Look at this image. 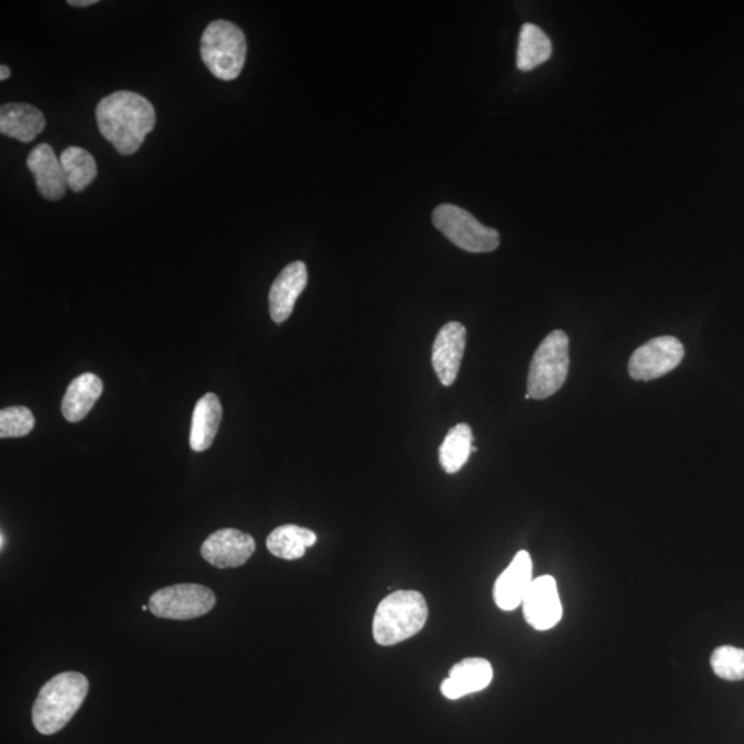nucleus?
<instances>
[{"mask_svg":"<svg viewBox=\"0 0 744 744\" xmlns=\"http://www.w3.org/2000/svg\"><path fill=\"white\" fill-rule=\"evenodd\" d=\"M99 132L125 157L136 153L157 125L153 105L141 94L116 91L98 103Z\"/></svg>","mask_w":744,"mask_h":744,"instance_id":"1","label":"nucleus"},{"mask_svg":"<svg viewBox=\"0 0 744 744\" xmlns=\"http://www.w3.org/2000/svg\"><path fill=\"white\" fill-rule=\"evenodd\" d=\"M88 693V680L80 672L65 671L48 680L37 693L32 722L42 735L64 730L82 708Z\"/></svg>","mask_w":744,"mask_h":744,"instance_id":"2","label":"nucleus"},{"mask_svg":"<svg viewBox=\"0 0 744 744\" xmlns=\"http://www.w3.org/2000/svg\"><path fill=\"white\" fill-rule=\"evenodd\" d=\"M427 600L413 590H399L380 601L373 622L375 641L390 647L416 636L427 625Z\"/></svg>","mask_w":744,"mask_h":744,"instance_id":"3","label":"nucleus"},{"mask_svg":"<svg viewBox=\"0 0 744 744\" xmlns=\"http://www.w3.org/2000/svg\"><path fill=\"white\" fill-rule=\"evenodd\" d=\"M201 53L204 65L215 77L235 80L246 63L245 33L234 22L214 21L203 32Z\"/></svg>","mask_w":744,"mask_h":744,"instance_id":"4","label":"nucleus"},{"mask_svg":"<svg viewBox=\"0 0 744 744\" xmlns=\"http://www.w3.org/2000/svg\"><path fill=\"white\" fill-rule=\"evenodd\" d=\"M570 373V338L564 331L556 330L539 345L528 373V395L543 400L564 386Z\"/></svg>","mask_w":744,"mask_h":744,"instance_id":"5","label":"nucleus"},{"mask_svg":"<svg viewBox=\"0 0 744 744\" xmlns=\"http://www.w3.org/2000/svg\"><path fill=\"white\" fill-rule=\"evenodd\" d=\"M433 224L446 239L468 252H490L499 247L498 230L478 223L466 209L454 204H440L433 212Z\"/></svg>","mask_w":744,"mask_h":744,"instance_id":"6","label":"nucleus"},{"mask_svg":"<svg viewBox=\"0 0 744 744\" xmlns=\"http://www.w3.org/2000/svg\"><path fill=\"white\" fill-rule=\"evenodd\" d=\"M217 603L212 589L180 583L158 590L149 600V611L162 619L191 621L208 614Z\"/></svg>","mask_w":744,"mask_h":744,"instance_id":"7","label":"nucleus"},{"mask_svg":"<svg viewBox=\"0 0 744 744\" xmlns=\"http://www.w3.org/2000/svg\"><path fill=\"white\" fill-rule=\"evenodd\" d=\"M686 349L675 336H658L639 346L628 362V374L634 380H654L680 366Z\"/></svg>","mask_w":744,"mask_h":744,"instance_id":"8","label":"nucleus"},{"mask_svg":"<svg viewBox=\"0 0 744 744\" xmlns=\"http://www.w3.org/2000/svg\"><path fill=\"white\" fill-rule=\"evenodd\" d=\"M256 551V540L235 528L215 531L204 540L201 553L204 560L215 568H237L245 565Z\"/></svg>","mask_w":744,"mask_h":744,"instance_id":"9","label":"nucleus"},{"mask_svg":"<svg viewBox=\"0 0 744 744\" xmlns=\"http://www.w3.org/2000/svg\"><path fill=\"white\" fill-rule=\"evenodd\" d=\"M526 621L537 630L553 628L562 617V605L553 576L533 579L522 601Z\"/></svg>","mask_w":744,"mask_h":744,"instance_id":"10","label":"nucleus"},{"mask_svg":"<svg viewBox=\"0 0 744 744\" xmlns=\"http://www.w3.org/2000/svg\"><path fill=\"white\" fill-rule=\"evenodd\" d=\"M465 347L466 328L461 323H446L435 335L432 364L435 375L444 386H451L455 382L457 374H460Z\"/></svg>","mask_w":744,"mask_h":744,"instance_id":"11","label":"nucleus"},{"mask_svg":"<svg viewBox=\"0 0 744 744\" xmlns=\"http://www.w3.org/2000/svg\"><path fill=\"white\" fill-rule=\"evenodd\" d=\"M308 284L306 265L295 261L287 265L269 291V312L274 323H283L294 311L295 302Z\"/></svg>","mask_w":744,"mask_h":744,"instance_id":"12","label":"nucleus"},{"mask_svg":"<svg viewBox=\"0 0 744 744\" xmlns=\"http://www.w3.org/2000/svg\"><path fill=\"white\" fill-rule=\"evenodd\" d=\"M532 581L531 556L526 550L518 551L510 565L496 579L494 586L496 605L504 611L516 610L522 605Z\"/></svg>","mask_w":744,"mask_h":744,"instance_id":"13","label":"nucleus"},{"mask_svg":"<svg viewBox=\"0 0 744 744\" xmlns=\"http://www.w3.org/2000/svg\"><path fill=\"white\" fill-rule=\"evenodd\" d=\"M28 169L35 176L37 192L47 201H60L65 196L68 184L61 160L47 143L32 149L26 159Z\"/></svg>","mask_w":744,"mask_h":744,"instance_id":"14","label":"nucleus"},{"mask_svg":"<svg viewBox=\"0 0 744 744\" xmlns=\"http://www.w3.org/2000/svg\"><path fill=\"white\" fill-rule=\"evenodd\" d=\"M494 670L487 659L467 658L452 666L449 678L441 682V693L456 700L483 691L493 681Z\"/></svg>","mask_w":744,"mask_h":744,"instance_id":"15","label":"nucleus"},{"mask_svg":"<svg viewBox=\"0 0 744 744\" xmlns=\"http://www.w3.org/2000/svg\"><path fill=\"white\" fill-rule=\"evenodd\" d=\"M46 127V119L30 104H6L0 109V131L21 142H31Z\"/></svg>","mask_w":744,"mask_h":744,"instance_id":"16","label":"nucleus"},{"mask_svg":"<svg viewBox=\"0 0 744 744\" xmlns=\"http://www.w3.org/2000/svg\"><path fill=\"white\" fill-rule=\"evenodd\" d=\"M103 390V380L93 373L82 374L72 380L61 406L66 421L79 422L85 419L101 397Z\"/></svg>","mask_w":744,"mask_h":744,"instance_id":"17","label":"nucleus"},{"mask_svg":"<svg viewBox=\"0 0 744 744\" xmlns=\"http://www.w3.org/2000/svg\"><path fill=\"white\" fill-rule=\"evenodd\" d=\"M220 419H223V406L218 396L207 393L196 402L192 416L191 449L203 452L212 446L215 435L218 433Z\"/></svg>","mask_w":744,"mask_h":744,"instance_id":"18","label":"nucleus"},{"mask_svg":"<svg viewBox=\"0 0 744 744\" xmlns=\"http://www.w3.org/2000/svg\"><path fill=\"white\" fill-rule=\"evenodd\" d=\"M317 542V535L311 529L285 524L273 529L267 539V548L279 559L298 560L305 556L306 549Z\"/></svg>","mask_w":744,"mask_h":744,"instance_id":"19","label":"nucleus"},{"mask_svg":"<svg viewBox=\"0 0 744 744\" xmlns=\"http://www.w3.org/2000/svg\"><path fill=\"white\" fill-rule=\"evenodd\" d=\"M553 47L548 35L533 24H524L518 37L517 68L529 72L551 57Z\"/></svg>","mask_w":744,"mask_h":744,"instance_id":"20","label":"nucleus"},{"mask_svg":"<svg viewBox=\"0 0 744 744\" xmlns=\"http://www.w3.org/2000/svg\"><path fill=\"white\" fill-rule=\"evenodd\" d=\"M473 452V432L467 423H457L440 445L439 461L444 472L454 474L466 465Z\"/></svg>","mask_w":744,"mask_h":744,"instance_id":"21","label":"nucleus"},{"mask_svg":"<svg viewBox=\"0 0 744 744\" xmlns=\"http://www.w3.org/2000/svg\"><path fill=\"white\" fill-rule=\"evenodd\" d=\"M66 184L72 192L80 193L86 190L97 176V163L93 154L86 149L71 147L61 153Z\"/></svg>","mask_w":744,"mask_h":744,"instance_id":"22","label":"nucleus"},{"mask_svg":"<svg viewBox=\"0 0 744 744\" xmlns=\"http://www.w3.org/2000/svg\"><path fill=\"white\" fill-rule=\"evenodd\" d=\"M711 667L715 676L726 681L744 680V649L730 647L716 648L711 655Z\"/></svg>","mask_w":744,"mask_h":744,"instance_id":"23","label":"nucleus"},{"mask_svg":"<svg viewBox=\"0 0 744 744\" xmlns=\"http://www.w3.org/2000/svg\"><path fill=\"white\" fill-rule=\"evenodd\" d=\"M35 427V418L30 408L14 406L0 411V438H24Z\"/></svg>","mask_w":744,"mask_h":744,"instance_id":"24","label":"nucleus"},{"mask_svg":"<svg viewBox=\"0 0 744 744\" xmlns=\"http://www.w3.org/2000/svg\"><path fill=\"white\" fill-rule=\"evenodd\" d=\"M98 3V0H69L68 4L75 6V8H87V6H93Z\"/></svg>","mask_w":744,"mask_h":744,"instance_id":"25","label":"nucleus"},{"mask_svg":"<svg viewBox=\"0 0 744 744\" xmlns=\"http://www.w3.org/2000/svg\"><path fill=\"white\" fill-rule=\"evenodd\" d=\"M9 77H10L9 66L6 65L0 66V80L4 82L6 79H9Z\"/></svg>","mask_w":744,"mask_h":744,"instance_id":"26","label":"nucleus"},{"mask_svg":"<svg viewBox=\"0 0 744 744\" xmlns=\"http://www.w3.org/2000/svg\"><path fill=\"white\" fill-rule=\"evenodd\" d=\"M4 548V533L0 535V549Z\"/></svg>","mask_w":744,"mask_h":744,"instance_id":"27","label":"nucleus"},{"mask_svg":"<svg viewBox=\"0 0 744 744\" xmlns=\"http://www.w3.org/2000/svg\"><path fill=\"white\" fill-rule=\"evenodd\" d=\"M148 610H149V606L142 605V611H148Z\"/></svg>","mask_w":744,"mask_h":744,"instance_id":"28","label":"nucleus"},{"mask_svg":"<svg viewBox=\"0 0 744 744\" xmlns=\"http://www.w3.org/2000/svg\"><path fill=\"white\" fill-rule=\"evenodd\" d=\"M529 399H531V396H529V395L527 393V395H526V400H529Z\"/></svg>","mask_w":744,"mask_h":744,"instance_id":"29","label":"nucleus"}]
</instances>
